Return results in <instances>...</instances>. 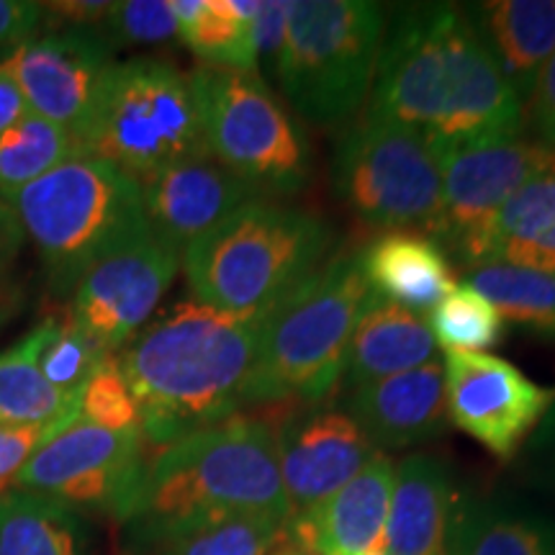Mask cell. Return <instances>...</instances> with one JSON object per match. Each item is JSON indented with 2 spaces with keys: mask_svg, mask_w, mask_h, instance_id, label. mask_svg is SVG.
I'll return each instance as SVG.
<instances>
[{
  "mask_svg": "<svg viewBox=\"0 0 555 555\" xmlns=\"http://www.w3.org/2000/svg\"><path fill=\"white\" fill-rule=\"evenodd\" d=\"M367 114L446 144L525 134V108L468 11L401 5L380 44Z\"/></svg>",
  "mask_w": 555,
  "mask_h": 555,
  "instance_id": "6da1fadb",
  "label": "cell"
},
{
  "mask_svg": "<svg viewBox=\"0 0 555 555\" xmlns=\"http://www.w3.org/2000/svg\"><path fill=\"white\" fill-rule=\"evenodd\" d=\"M262 322L185 301L139 332L119 367L144 440L163 448L260 404Z\"/></svg>",
  "mask_w": 555,
  "mask_h": 555,
  "instance_id": "7a4b0ae2",
  "label": "cell"
},
{
  "mask_svg": "<svg viewBox=\"0 0 555 555\" xmlns=\"http://www.w3.org/2000/svg\"><path fill=\"white\" fill-rule=\"evenodd\" d=\"M227 515H270L288 522L268 422L234 416L157 448L144 457L121 519L139 540L157 545L183 527Z\"/></svg>",
  "mask_w": 555,
  "mask_h": 555,
  "instance_id": "3957f363",
  "label": "cell"
},
{
  "mask_svg": "<svg viewBox=\"0 0 555 555\" xmlns=\"http://www.w3.org/2000/svg\"><path fill=\"white\" fill-rule=\"evenodd\" d=\"M332 229L309 208L255 198L180 253L198 304L266 319L322 266Z\"/></svg>",
  "mask_w": 555,
  "mask_h": 555,
  "instance_id": "277c9868",
  "label": "cell"
},
{
  "mask_svg": "<svg viewBox=\"0 0 555 555\" xmlns=\"http://www.w3.org/2000/svg\"><path fill=\"white\" fill-rule=\"evenodd\" d=\"M9 206L57 291H73L90 266L150 229L142 185L82 150Z\"/></svg>",
  "mask_w": 555,
  "mask_h": 555,
  "instance_id": "5b68a950",
  "label": "cell"
},
{
  "mask_svg": "<svg viewBox=\"0 0 555 555\" xmlns=\"http://www.w3.org/2000/svg\"><path fill=\"white\" fill-rule=\"evenodd\" d=\"M360 253L332 255L262 322L260 404L324 399L343 378L347 347L371 304Z\"/></svg>",
  "mask_w": 555,
  "mask_h": 555,
  "instance_id": "8992f818",
  "label": "cell"
},
{
  "mask_svg": "<svg viewBox=\"0 0 555 555\" xmlns=\"http://www.w3.org/2000/svg\"><path fill=\"white\" fill-rule=\"evenodd\" d=\"M386 13L365 0H296L275 75L286 101L314 127H337L358 114L367 95Z\"/></svg>",
  "mask_w": 555,
  "mask_h": 555,
  "instance_id": "52a82bcc",
  "label": "cell"
},
{
  "mask_svg": "<svg viewBox=\"0 0 555 555\" xmlns=\"http://www.w3.org/2000/svg\"><path fill=\"white\" fill-rule=\"evenodd\" d=\"M80 150L144 183L183 159L206 157L189 75L155 57L111 67Z\"/></svg>",
  "mask_w": 555,
  "mask_h": 555,
  "instance_id": "ba28073f",
  "label": "cell"
},
{
  "mask_svg": "<svg viewBox=\"0 0 555 555\" xmlns=\"http://www.w3.org/2000/svg\"><path fill=\"white\" fill-rule=\"evenodd\" d=\"M189 80L208 157L260 196L296 193L309 183V139L258 73L204 65Z\"/></svg>",
  "mask_w": 555,
  "mask_h": 555,
  "instance_id": "9c48e42d",
  "label": "cell"
},
{
  "mask_svg": "<svg viewBox=\"0 0 555 555\" xmlns=\"http://www.w3.org/2000/svg\"><path fill=\"white\" fill-rule=\"evenodd\" d=\"M332 189L352 217L386 232H433L442 206L440 142L365 114L339 139Z\"/></svg>",
  "mask_w": 555,
  "mask_h": 555,
  "instance_id": "30bf717a",
  "label": "cell"
},
{
  "mask_svg": "<svg viewBox=\"0 0 555 555\" xmlns=\"http://www.w3.org/2000/svg\"><path fill=\"white\" fill-rule=\"evenodd\" d=\"M442 159V206L433 237L442 253L463 268H474L486 229L506 201L540 172L553 168L555 155L522 137L446 144Z\"/></svg>",
  "mask_w": 555,
  "mask_h": 555,
  "instance_id": "8fae6325",
  "label": "cell"
},
{
  "mask_svg": "<svg viewBox=\"0 0 555 555\" xmlns=\"http://www.w3.org/2000/svg\"><path fill=\"white\" fill-rule=\"evenodd\" d=\"M142 468V433H119L75 420L29 457L13 489L73 512L101 509L121 519Z\"/></svg>",
  "mask_w": 555,
  "mask_h": 555,
  "instance_id": "7c38bea8",
  "label": "cell"
},
{
  "mask_svg": "<svg viewBox=\"0 0 555 555\" xmlns=\"http://www.w3.org/2000/svg\"><path fill=\"white\" fill-rule=\"evenodd\" d=\"M111 39L95 26H65L34 37L0 60L31 114L78 139L101 99L114 62Z\"/></svg>",
  "mask_w": 555,
  "mask_h": 555,
  "instance_id": "4fadbf2b",
  "label": "cell"
},
{
  "mask_svg": "<svg viewBox=\"0 0 555 555\" xmlns=\"http://www.w3.org/2000/svg\"><path fill=\"white\" fill-rule=\"evenodd\" d=\"M178 268V249L147 229L82 273L73 288L69 319L111 356L139 335Z\"/></svg>",
  "mask_w": 555,
  "mask_h": 555,
  "instance_id": "5bb4252c",
  "label": "cell"
},
{
  "mask_svg": "<svg viewBox=\"0 0 555 555\" xmlns=\"http://www.w3.org/2000/svg\"><path fill=\"white\" fill-rule=\"evenodd\" d=\"M442 371L448 420L502 461L530 440L555 404V388L489 352H448Z\"/></svg>",
  "mask_w": 555,
  "mask_h": 555,
  "instance_id": "9a60e30c",
  "label": "cell"
},
{
  "mask_svg": "<svg viewBox=\"0 0 555 555\" xmlns=\"http://www.w3.org/2000/svg\"><path fill=\"white\" fill-rule=\"evenodd\" d=\"M273 433L288 519L327 502L378 453L350 414L322 404L286 416Z\"/></svg>",
  "mask_w": 555,
  "mask_h": 555,
  "instance_id": "2e32d148",
  "label": "cell"
},
{
  "mask_svg": "<svg viewBox=\"0 0 555 555\" xmlns=\"http://www.w3.org/2000/svg\"><path fill=\"white\" fill-rule=\"evenodd\" d=\"M139 185L150 232L178 253L240 206L266 198L208 155L170 165Z\"/></svg>",
  "mask_w": 555,
  "mask_h": 555,
  "instance_id": "e0dca14e",
  "label": "cell"
},
{
  "mask_svg": "<svg viewBox=\"0 0 555 555\" xmlns=\"http://www.w3.org/2000/svg\"><path fill=\"white\" fill-rule=\"evenodd\" d=\"M463 502L453 468L433 453L397 466L388 504L386 555H453Z\"/></svg>",
  "mask_w": 555,
  "mask_h": 555,
  "instance_id": "ac0fdd59",
  "label": "cell"
},
{
  "mask_svg": "<svg viewBox=\"0 0 555 555\" xmlns=\"http://www.w3.org/2000/svg\"><path fill=\"white\" fill-rule=\"evenodd\" d=\"M393 474L391 457L378 450L327 502L288 519L283 535L319 555L384 553Z\"/></svg>",
  "mask_w": 555,
  "mask_h": 555,
  "instance_id": "d6986e66",
  "label": "cell"
},
{
  "mask_svg": "<svg viewBox=\"0 0 555 555\" xmlns=\"http://www.w3.org/2000/svg\"><path fill=\"white\" fill-rule=\"evenodd\" d=\"M345 412L380 453L433 440L446 433L450 422L446 371L433 360L399 376L352 388Z\"/></svg>",
  "mask_w": 555,
  "mask_h": 555,
  "instance_id": "ffe728a7",
  "label": "cell"
},
{
  "mask_svg": "<svg viewBox=\"0 0 555 555\" xmlns=\"http://www.w3.org/2000/svg\"><path fill=\"white\" fill-rule=\"evenodd\" d=\"M360 266L373 296L414 314L433 311L455 291L448 255L420 232H384L360 249Z\"/></svg>",
  "mask_w": 555,
  "mask_h": 555,
  "instance_id": "44dd1931",
  "label": "cell"
},
{
  "mask_svg": "<svg viewBox=\"0 0 555 555\" xmlns=\"http://www.w3.org/2000/svg\"><path fill=\"white\" fill-rule=\"evenodd\" d=\"M468 16L525 108L555 52V0H494Z\"/></svg>",
  "mask_w": 555,
  "mask_h": 555,
  "instance_id": "7402d4cb",
  "label": "cell"
},
{
  "mask_svg": "<svg viewBox=\"0 0 555 555\" xmlns=\"http://www.w3.org/2000/svg\"><path fill=\"white\" fill-rule=\"evenodd\" d=\"M435 350L437 343L425 319L373 296L347 347L345 384L358 388L414 371L433 363Z\"/></svg>",
  "mask_w": 555,
  "mask_h": 555,
  "instance_id": "603a6c76",
  "label": "cell"
},
{
  "mask_svg": "<svg viewBox=\"0 0 555 555\" xmlns=\"http://www.w3.org/2000/svg\"><path fill=\"white\" fill-rule=\"evenodd\" d=\"M486 262L555 273V165L499 208L478 247L476 266Z\"/></svg>",
  "mask_w": 555,
  "mask_h": 555,
  "instance_id": "cb8c5ba5",
  "label": "cell"
},
{
  "mask_svg": "<svg viewBox=\"0 0 555 555\" xmlns=\"http://www.w3.org/2000/svg\"><path fill=\"white\" fill-rule=\"evenodd\" d=\"M178 37L211 67L258 73L253 21L260 0H170Z\"/></svg>",
  "mask_w": 555,
  "mask_h": 555,
  "instance_id": "d4e9b609",
  "label": "cell"
},
{
  "mask_svg": "<svg viewBox=\"0 0 555 555\" xmlns=\"http://www.w3.org/2000/svg\"><path fill=\"white\" fill-rule=\"evenodd\" d=\"M41 324L29 335L0 352V425L31 427L80 420V388L62 391L44 378L39 367Z\"/></svg>",
  "mask_w": 555,
  "mask_h": 555,
  "instance_id": "484cf974",
  "label": "cell"
},
{
  "mask_svg": "<svg viewBox=\"0 0 555 555\" xmlns=\"http://www.w3.org/2000/svg\"><path fill=\"white\" fill-rule=\"evenodd\" d=\"M453 555H555V527L509 499H466Z\"/></svg>",
  "mask_w": 555,
  "mask_h": 555,
  "instance_id": "4316f807",
  "label": "cell"
},
{
  "mask_svg": "<svg viewBox=\"0 0 555 555\" xmlns=\"http://www.w3.org/2000/svg\"><path fill=\"white\" fill-rule=\"evenodd\" d=\"M0 555H82L78 512L29 491L0 496Z\"/></svg>",
  "mask_w": 555,
  "mask_h": 555,
  "instance_id": "83f0119b",
  "label": "cell"
},
{
  "mask_svg": "<svg viewBox=\"0 0 555 555\" xmlns=\"http://www.w3.org/2000/svg\"><path fill=\"white\" fill-rule=\"evenodd\" d=\"M466 286L481 294L504 322L555 343V273L486 262L466 270Z\"/></svg>",
  "mask_w": 555,
  "mask_h": 555,
  "instance_id": "f1b7e54d",
  "label": "cell"
},
{
  "mask_svg": "<svg viewBox=\"0 0 555 555\" xmlns=\"http://www.w3.org/2000/svg\"><path fill=\"white\" fill-rule=\"evenodd\" d=\"M75 152H80V144L67 129L26 111L0 134V201L11 204L26 185L44 178Z\"/></svg>",
  "mask_w": 555,
  "mask_h": 555,
  "instance_id": "f546056e",
  "label": "cell"
},
{
  "mask_svg": "<svg viewBox=\"0 0 555 555\" xmlns=\"http://www.w3.org/2000/svg\"><path fill=\"white\" fill-rule=\"evenodd\" d=\"M286 522L270 515H227L159 540L163 555H270Z\"/></svg>",
  "mask_w": 555,
  "mask_h": 555,
  "instance_id": "4dcf8cb0",
  "label": "cell"
},
{
  "mask_svg": "<svg viewBox=\"0 0 555 555\" xmlns=\"http://www.w3.org/2000/svg\"><path fill=\"white\" fill-rule=\"evenodd\" d=\"M429 332L448 352H483L504 335V319L481 294L455 286L429 311Z\"/></svg>",
  "mask_w": 555,
  "mask_h": 555,
  "instance_id": "1f68e13d",
  "label": "cell"
},
{
  "mask_svg": "<svg viewBox=\"0 0 555 555\" xmlns=\"http://www.w3.org/2000/svg\"><path fill=\"white\" fill-rule=\"evenodd\" d=\"M41 330H44V339L39 347V367L44 378L62 391L80 388L90 373L111 358L75 327L73 319H47L41 322Z\"/></svg>",
  "mask_w": 555,
  "mask_h": 555,
  "instance_id": "d6a6232c",
  "label": "cell"
},
{
  "mask_svg": "<svg viewBox=\"0 0 555 555\" xmlns=\"http://www.w3.org/2000/svg\"><path fill=\"white\" fill-rule=\"evenodd\" d=\"M80 420L106 429H119V433H142L139 406L124 378L119 360L106 358L82 384Z\"/></svg>",
  "mask_w": 555,
  "mask_h": 555,
  "instance_id": "836d02e7",
  "label": "cell"
},
{
  "mask_svg": "<svg viewBox=\"0 0 555 555\" xmlns=\"http://www.w3.org/2000/svg\"><path fill=\"white\" fill-rule=\"evenodd\" d=\"M99 29L111 44H159L178 37V21L170 0H127L111 5Z\"/></svg>",
  "mask_w": 555,
  "mask_h": 555,
  "instance_id": "e575fe53",
  "label": "cell"
},
{
  "mask_svg": "<svg viewBox=\"0 0 555 555\" xmlns=\"http://www.w3.org/2000/svg\"><path fill=\"white\" fill-rule=\"evenodd\" d=\"M67 425H73V422H52V425L31 427L0 425V496L13 489V481H16L21 468L29 463V457Z\"/></svg>",
  "mask_w": 555,
  "mask_h": 555,
  "instance_id": "d590c367",
  "label": "cell"
},
{
  "mask_svg": "<svg viewBox=\"0 0 555 555\" xmlns=\"http://www.w3.org/2000/svg\"><path fill=\"white\" fill-rule=\"evenodd\" d=\"M21 232L11 206L0 201V330L11 322L21 307V286L16 281V255L21 249Z\"/></svg>",
  "mask_w": 555,
  "mask_h": 555,
  "instance_id": "8d00e7d4",
  "label": "cell"
},
{
  "mask_svg": "<svg viewBox=\"0 0 555 555\" xmlns=\"http://www.w3.org/2000/svg\"><path fill=\"white\" fill-rule=\"evenodd\" d=\"M525 131L530 142L555 155V52L545 62L530 101L525 103Z\"/></svg>",
  "mask_w": 555,
  "mask_h": 555,
  "instance_id": "74e56055",
  "label": "cell"
},
{
  "mask_svg": "<svg viewBox=\"0 0 555 555\" xmlns=\"http://www.w3.org/2000/svg\"><path fill=\"white\" fill-rule=\"evenodd\" d=\"M41 18H44L41 3L0 0V52H13L24 41L37 37Z\"/></svg>",
  "mask_w": 555,
  "mask_h": 555,
  "instance_id": "f35d334b",
  "label": "cell"
},
{
  "mask_svg": "<svg viewBox=\"0 0 555 555\" xmlns=\"http://www.w3.org/2000/svg\"><path fill=\"white\" fill-rule=\"evenodd\" d=\"M288 21V0H266L260 3L258 16L253 21L255 47H258V67H273L281 54L283 34H286Z\"/></svg>",
  "mask_w": 555,
  "mask_h": 555,
  "instance_id": "ab89813d",
  "label": "cell"
},
{
  "mask_svg": "<svg viewBox=\"0 0 555 555\" xmlns=\"http://www.w3.org/2000/svg\"><path fill=\"white\" fill-rule=\"evenodd\" d=\"M527 446V468L540 486L555 494V404L547 409L543 422L530 435Z\"/></svg>",
  "mask_w": 555,
  "mask_h": 555,
  "instance_id": "60d3db41",
  "label": "cell"
},
{
  "mask_svg": "<svg viewBox=\"0 0 555 555\" xmlns=\"http://www.w3.org/2000/svg\"><path fill=\"white\" fill-rule=\"evenodd\" d=\"M26 111H29V106H26L16 82H13L5 73H0V134L9 131Z\"/></svg>",
  "mask_w": 555,
  "mask_h": 555,
  "instance_id": "b9f144b4",
  "label": "cell"
},
{
  "mask_svg": "<svg viewBox=\"0 0 555 555\" xmlns=\"http://www.w3.org/2000/svg\"><path fill=\"white\" fill-rule=\"evenodd\" d=\"M270 555H319L314 551H307V547H301L298 543H294V540L281 535V540H278V545L270 551Z\"/></svg>",
  "mask_w": 555,
  "mask_h": 555,
  "instance_id": "7bdbcfd3",
  "label": "cell"
},
{
  "mask_svg": "<svg viewBox=\"0 0 555 555\" xmlns=\"http://www.w3.org/2000/svg\"><path fill=\"white\" fill-rule=\"evenodd\" d=\"M367 555H386V553H367Z\"/></svg>",
  "mask_w": 555,
  "mask_h": 555,
  "instance_id": "ee69618b",
  "label": "cell"
}]
</instances>
